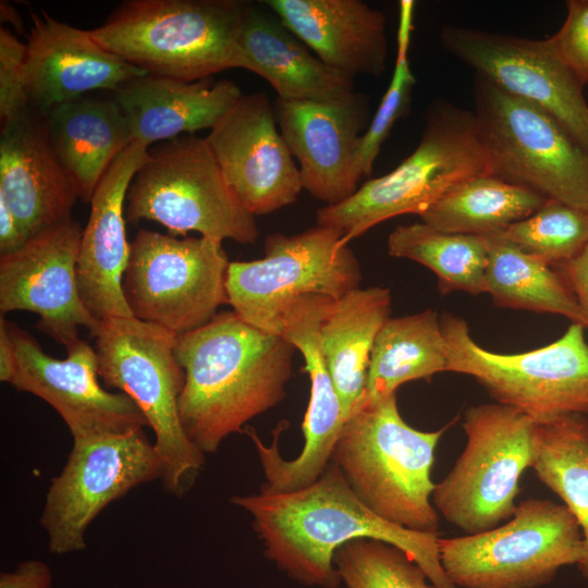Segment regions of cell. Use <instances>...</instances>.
<instances>
[{
	"instance_id": "1",
	"label": "cell",
	"mask_w": 588,
	"mask_h": 588,
	"mask_svg": "<svg viewBox=\"0 0 588 588\" xmlns=\"http://www.w3.org/2000/svg\"><path fill=\"white\" fill-rule=\"evenodd\" d=\"M247 512L266 556L297 583L336 588L335 551L356 539L392 544L411 558L437 588H456L439 553V532L415 531L377 515L354 493L333 463L309 486L283 493L232 495Z\"/></svg>"
},
{
	"instance_id": "2",
	"label": "cell",
	"mask_w": 588,
	"mask_h": 588,
	"mask_svg": "<svg viewBox=\"0 0 588 588\" xmlns=\"http://www.w3.org/2000/svg\"><path fill=\"white\" fill-rule=\"evenodd\" d=\"M293 351L233 310L177 335L175 356L185 372L179 416L192 443L213 454L226 437L283 401Z\"/></svg>"
},
{
	"instance_id": "3",
	"label": "cell",
	"mask_w": 588,
	"mask_h": 588,
	"mask_svg": "<svg viewBox=\"0 0 588 588\" xmlns=\"http://www.w3.org/2000/svg\"><path fill=\"white\" fill-rule=\"evenodd\" d=\"M246 7L241 0H127L88 32L148 75L196 82L229 69L250 71L240 45Z\"/></svg>"
},
{
	"instance_id": "4",
	"label": "cell",
	"mask_w": 588,
	"mask_h": 588,
	"mask_svg": "<svg viewBox=\"0 0 588 588\" xmlns=\"http://www.w3.org/2000/svg\"><path fill=\"white\" fill-rule=\"evenodd\" d=\"M448 427L436 431L411 427L399 412L396 394L362 403L345 419L332 460L377 515L411 530L438 531L431 469Z\"/></svg>"
},
{
	"instance_id": "5",
	"label": "cell",
	"mask_w": 588,
	"mask_h": 588,
	"mask_svg": "<svg viewBox=\"0 0 588 588\" xmlns=\"http://www.w3.org/2000/svg\"><path fill=\"white\" fill-rule=\"evenodd\" d=\"M415 150L389 173L366 181L347 199L317 211L318 225L336 229L343 242L397 216H420L458 184L492 175L473 111L446 101L428 108Z\"/></svg>"
},
{
	"instance_id": "6",
	"label": "cell",
	"mask_w": 588,
	"mask_h": 588,
	"mask_svg": "<svg viewBox=\"0 0 588 588\" xmlns=\"http://www.w3.org/2000/svg\"><path fill=\"white\" fill-rule=\"evenodd\" d=\"M94 338L103 385L132 399L155 433L163 489L185 495L203 469L205 454L187 438L179 416L185 372L175 356L176 335L135 317H110L100 321Z\"/></svg>"
},
{
	"instance_id": "7",
	"label": "cell",
	"mask_w": 588,
	"mask_h": 588,
	"mask_svg": "<svg viewBox=\"0 0 588 588\" xmlns=\"http://www.w3.org/2000/svg\"><path fill=\"white\" fill-rule=\"evenodd\" d=\"M125 220H150L171 235L200 236L254 244L255 216L228 183L206 138L181 135L148 149L125 199Z\"/></svg>"
},
{
	"instance_id": "8",
	"label": "cell",
	"mask_w": 588,
	"mask_h": 588,
	"mask_svg": "<svg viewBox=\"0 0 588 588\" xmlns=\"http://www.w3.org/2000/svg\"><path fill=\"white\" fill-rule=\"evenodd\" d=\"M440 322L449 344L448 371L473 377L499 404L536 422L588 414V343L581 324L572 322L542 347L503 354L479 345L463 318L446 313Z\"/></svg>"
},
{
	"instance_id": "9",
	"label": "cell",
	"mask_w": 588,
	"mask_h": 588,
	"mask_svg": "<svg viewBox=\"0 0 588 588\" xmlns=\"http://www.w3.org/2000/svg\"><path fill=\"white\" fill-rule=\"evenodd\" d=\"M438 544L441 565L456 588H539L583 555L581 531L571 511L544 499L524 500L501 526L439 538Z\"/></svg>"
},
{
	"instance_id": "10",
	"label": "cell",
	"mask_w": 588,
	"mask_h": 588,
	"mask_svg": "<svg viewBox=\"0 0 588 588\" xmlns=\"http://www.w3.org/2000/svg\"><path fill=\"white\" fill-rule=\"evenodd\" d=\"M473 98L492 175L588 210V152L553 117L478 74Z\"/></svg>"
},
{
	"instance_id": "11",
	"label": "cell",
	"mask_w": 588,
	"mask_h": 588,
	"mask_svg": "<svg viewBox=\"0 0 588 588\" xmlns=\"http://www.w3.org/2000/svg\"><path fill=\"white\" fill-rule=\"evenodd\" d=\"M463 428L465 449L431 499L448 523L474 535L513 516L518 481L532 464L535 421L499 403L480 404L466 409Z\"/></svg>"
},
{
	"instance_id": "12",
	"label": "cell",
	"mask_w": 588,
	"mask_h": 588,
	"mask_svg": "<svg viewBox=\"0 0 588 588\" xmlns=\"http://www.w3.org/2000/svg\"><path fill=\"white\" fill-rule=\"evenodd\" d=\"M360 280L359 262L342 232L317 224L290 236L268 235L261 259L230 261L225 287L228 304L243 320L281 336L284 316L298 297L335 301Z\"/></svg>"
},
{
	"instance_id": "13",
	"label": "cell",
	"mask_w": 588,
	"mask_h": 588,
	"mask_svg": "<svg viewBox=\"0 0 588 588\" xmlns=\"http://www.w3.org/2000/svg\"><path fill=\"white\" fill-rule=\"evenodd\" d=\"M222 242L208 237L179 238L138 230L122 287L138 320L181 335L208 323L228 304L229 267Z\"/></svg>"
},
{
	"instance_id": "14",
	"label": "cell",
	"mask_w": 588,
	"mask_h": 588,
	"mask_svg": "<svg viewBox=\"0 0 588 588\" xmlns=\"http://www.w3.org/2000/svg\"><path fill=\"white\" fill-rule=\"evenodd\" d=\"M162 462L144 428L125 434L73 439L61 473L48 488L39 524L48 551L86 549V531L111 502L132 489L161 480Z\"/></svg>"
},
{
	"instance_id": "15",
	"label": "cell",
	"mask_w": 588,
	"mask_h": 588,
	"mask_svg": "<svg viewBox=\"0 0 588 588\" xmlns=\"http://www.w3.org/2000/svg\"><path fill=\"white\" fill-rule=\"evenodd\" d=\"M440 41L476 74L548 112L588 152L585 85L559 59L547 38L446 25Z\"/></svg>"
},
{
	"instance_id": "16",
	"label": "cell",
	"mask_w": 588,
	"mask_h": 588,
	"mask_svg": "<svg viewBox=\"0 0 588 588\" xmlns=\"http://www.w3.org/2000/svg\"><path fill=\"white\" fill-rule=\"evenodd\" d=\"M8 327L16 355L10 384L48 403L73 439L125 434L148 426L132 399L101 387L97 354L86 341L79 339L66 348L65 359H58L26 330L12 322Z\"/></svg>"
},
{
	"instance_id": "17",
	"label": "cell",
	"mask_w": 588,
	"mask_h": 588,
	"mask_svg": "<svg viewBox=\"0 0 588 588\" xmlns=\"http://www.w3.org/2000/svg\"><path fill=\"white\" fill-rule=\"evenodd\" d=\"M334 299L323 295H304L287 309L281 336L304 359L310 379V397L302 425L304 446L298 456L284 460L278 449L279 426L270 446L264 444L254 429L244 431L253 441L264 470L262 493H283L305 488L328 468L345 421L339 395L326 364L319 329Z\"/></svg>"
},
{
	"instance_id": "18",
	"label": "cell",
	"mask_w": 588,
	"mask_h": 588,
	"mask_svg": "<svg viewBox=\"0 0 588 588\" xmlns=\"http://www.w3.org/2000/svg\"><path fill=\"white\" fill-rule=\"evenodd\" d=\"M82 231L68 221L29 238L19 250L0 256V311H30L37 327L70 347L85 327L95 336L100 321L84 305L77 283Z\"/></svg>"
},
{
	"instance_id": "19",
	"label": "cell",
	"mask_w": 588,
	"mask_h": 588,
	"mask_svg": "<svg viewBox=\"0 0 588 588\" xmlns=\"http://www.w3.org/2000/svg\"><path fill=\"white\" fill-rule=\"evenodd\" d=\"M277 125L268 96L252 93L205 137L228 183L254 216L294 203L303 189L298 167Z\"/></svg>"
},
{
	"instance_id": "20",
	"label": "cell",
	"mask_w": 588,
	"mask_h": 588,
	"mask_svg": "<svg viewBox=\"0 0 588 588\" xmlns=\"http://www.w3.org/2000/svg\"><path fill=\"white\" fill-rule=\"evenodd\" d=\"M273 109L279 131L299 163L303 189L327 205L350 198L358 188L357 149L369 125L366 96L356 91L338 101L277 99Z\"/></svg>"
},
{
	"instance_id": "21",
	"label": "cell",
	"mask_w": 588,
	"mask_h": 588,
	"mask_svg": "<svg viewBox=\"0 0 588 588\" xmlns=\"http://www.w3.org/2000/svg\"><path fill=\"white\" fill-rule=\"evenodd\" d=\"M148 149L132 142L114 159L95 189L82 231L76 267L78 290L84 305L99 321L133 317L122 287L131 253L124 208L128 186L146 161Z\"/></svg>"
},
{
	"instance_id": "22",
	"label": "cell",
	"mask_w": 588,
	"mask_h": 588,
	"mask_svg": "<svg viewBox=\"0 0 588 588\" xmlns=\"http://www.w3.org/2000/svg\"><path fill=\"white\" fill-rule=\"evenodd\" d=\"M26 74L29 106L41 117L87 91L113 93L146 75L99 46L88 30L57 21L46 11L32 12Z\"/></svg>"
},
{
	"instance_id": "23",
	"label": "cell",
	"mask_w": 588,
	"mask_h": 588,
	"mask_svg": "<svg viewBox=\"0 0 588 588\" xmlns=\"http://www.w3.org/2000/svg\"><path fill=\"white\" fill-rule=\"evenodd\" d=\"M0 195L29 238L72 220L78 191L50 145L45 118L29 106L2 122Z\"/></svg>"
},
{
	"instance_id": "24",
	"label": "cell",
	"mask_w": 588,
	"mask_h": 588,
	"mask_svg": "<svg viewBox=\"0 0 588 588\" xmlns=\"http://www.w3.org/2000/svg\"><path fill=\"white\" fill-rule=\"evenodd\" d=\"M281 23L324 64L354 78L387 65L384 14L360 0H266Z\"/></svg>"
},
{
	"instance_id": "25",
	"label": "cell",
	"mask_w": 588,
	"mask_h": 588,
	"mask_svg": "<svg viewBox=\"0 0 588 588\" xmlns=\"http://www.w3.org/2000/svg\"><path fill=\"white\" fill-rule=\"evenodd\" d=\"M133 142L150 146L181 135L211 130L243 96L230 79L183 82L143 75L113 93Z\"/></svg>"
},
{
	"instance_id": "26",
	"label": "cell",
	"mask_w": 588,
	"mask_h": 588,
	"mask_svg": "<svg viewBox=\"0 0 588 588\" xmlns=\"http://www.w3.org/2000/svg\"><path fill=\"white\" fill-rule=\"evenodd\" d=\"M240 45L250 72L285 101H338L355 90L354 78L324 64L278 19L247 3Z\"/></svg>"
},
{
	"instance_id": "27",
	"label": "cell",
	"mask_w": 588,
	"mask_h": 588,
	"mask_svg": "<svg viewBox=\"0 0 588 588\" xmlns=\"http://www.w3.org/2000/svg\"><path fill=\"white\" fill-rule=\"evenodd\" d=\"M45 125L79 198L90 203L108 168L133 142L124 113L113 98L81 97L54 107L45 117Z\"/></svg>"
},
{
	"instance_id": "28",
	"label": "cell",
	"mask_w": 588,
	"mask_h": 588,
	"mask_svg": "<svg viewBox=\"0 0 588 588\" xmlns=\"http://www.w3.org/2000/svg\"><path fill=\"white\" fill-rule=\"evenodd\" d=\"M391 304L387 287H357L333 301L321 322L320 345L344 419L365 395L371 351Z\"/></svg>"
},
{
	"instance_id": "29",
	"label": "cell",
	"mask_w": 588,
	"mask_h": 588,
	"mask_svg": "<svg viewBox=\"0 0 588 588\" xmlns=\"http://www.w3.org/2000/svg\"><path fill=\"white\" fill-rule=\"evenodd\" d=\"M448 363L449 344L436 310L389 318L376 338L359 404L382 401L409 381H429L448 371Z\"/></svg>"
},
{
	"instance_id": "30",
	"label": "cell",
	"mask_w": 588,
	"mask_h": 588,
	"mask_svg": "<svg viewBox=\"0 0 588 588\" xmlns=\"http://www.w3.org/2000/svg\"><path fill=\"white\" fill-rule=\"evenodd\" d=\"M485 290L495 305L566 317L588 328V317L560 271L497 234L485 236Z\"/></svg>"
},
{
	"instance_id": "31",
	"label": "cell",
	"mask_w": 588,
	"mask_h": 588,
	"mask_svg": "<svg viewBox=\"0 0 588 588\" xmlns=\"http://www.w3.org/2000/svg\"><path fill=\"white\" fill-rule=\"evenodd\" d=\"M531 468L577 520L583 555L576 566L588 580V419L585 415L535 421Z\"/></svg>"
},
{
	"instance_id": "32",
	"label": "cell",
	"mask_w": 588,
	"mask_h": 588,
	"mask_svg": "<svg viewBox=\"0 0 588 588\" xmlns=\"http://www.w3.org/2000/svg\"><path fill=\"white\" fill-rule=\"evenodd\" d=\"M547 199L494 175H481L458 184L419 217L442 232L486 236L529 217Z\"/></svg>"
},
{
	"instance_id": "33",
	"label": "cell",
	"mask_w": 588,
	"mask_h": 588,
	"mask_svg": "<svg viewBox=\"0 0 588 588\" xmlns=\"http://www.w3.org/2000/svg\"><path fill=\"white\" fill-rule=\"evenodd\" d=\"M388 252L429 268L445 295L486 293L488 245L485 236L442 232L424 222L397 225L388 237Z\"/></svg>"
},
{
	"instance_id": "34",
	"label": "cell",
	"mask_w": 588,
	"mask_h": 588,
	"mask_svg": "<svg viewBox=\"0 0 588 588\" xmlns=\"http://www.w3.org/2000/svg\"><path fill=\"white\" fill-rule=\"evenodd\" d=\"M549 266L575 258L588 244V210L555 199L494 233Z\"/></svg>"
},
{
	"instance_id": "35",
	"label": "cell",
	"mask_w": 588,
	"mask_h": 588,
	"mask_svg": "<svg viewBox=\"0 0 588 588\" xmlns=\"http://www.w3.org/2000/svg\"><path fill=\"white\" fill-rule=\"evenodd\" d=\"M334 566L347 588H437L401 549L372 539H356L334 553Z\"/></svg>"
},
{
	"instance_id": "36",
	"label": "cell",
	"mask_w": 588,
	"mask_h": 588,
	"mask_svg": "<svg viewBox=\"0 0 588 588\" xmlns=\"http://www.w3.org/2000/svg\"><path fill=\"white\" fill-rule=\"evenodd\" d=\"M414 8L413 0L400 1L394 70L389 87L359 139L355 164L359 180L371 174L375 160L393 125L409 111L413 87L416 84L408 59Z\"/></svg>"
},
{
	"instance_id": "37",
	"label": "cell",
	"mask_w": 588,
	"mask_h": 588,
	"mask_svg": "<svg viewBox=\"0 0 588 588\" xmlns=\"http://www.w3.org/2000/svg\"><path fill=\"white\" fill-rule=\"evenodd\" d=\"M27 46L0 28V117L5 121L29 107L26 74Z\"/></svg>"
},
{
	"instance_id": "38",
	"label": "cell",
	"mask_w": 588,
	"mask_h": 588,
	"mask_svg": "<svg viewBox=\"0 0 588 588\" xmlns=\"http://www.w3.org/2000/svg\"><path fill=\"white\" fill-rule=\"evenodd\" d=\"M561 28L547 38L559 59L584 84H588V0H568Z\"/></svg>"
},
{
	"instance_id": "39",
	"label": "cell",
	"mask_w": 588,
	"mask_h": 588,
	"mask_svg": "<svg viewBox=\"0 0 588 588\" xmlns=\"http://www.w3.org/2000/svg\"><path fill=\"white\" fill-rule=\"evenodd\" d=\"M50 567L40 560L19 563L13 571L0 574V588H51Z\"/></svg>"
},
{
	"instance_id": "40",
	"label": "cell",
	"mask_w": 588,
	"mask_h": 588,
	"mask_svg": "<svg viewBox=\"0 0 588 588\" xmlns=\"http://www.w3.org/2000/svg\"><path fill=\"white\" fill-rule=\"evenodd\" d=\"M558 267L588 317V244L575 258Z\"/></svg>"
},
{
	"instance_id": "41",
	"label": "cell",
	"mask_w": 588,
	"mask_h": 588,
	"mask_svg": "<svg viewBox=\"0 0 588 588\" xmlns=\"http://www.w3.org/2000/svg\"><path fill=\"white\" fill-rule=\"evenodd\" d=\"M26 242L17 218L0 195V256L19 250Z\"/></svg>"
},
{
	"instance_id": "42",
	"label": "cell",
	"mask_w": 588,
	"mask_h": 588,
	"mask_svg": "<svg viewBox=\"0 0 588 588\" xmlns=\"http://www.w3.org/2000/svg\"><path fill=\"white\" fill-rule=\"evenodd\" d=\"M16 365L15 345L9 331L8 321L0 318V380L10 383Z\"/></svg>"
},
{
	"instance_id": "43",
	"label": "cell",
	"mask_w": 588,
	"mask_h": 588,
	"mask_svg": "<svg viewBox=\"0 0 588 588\" xmlns=\"http://www.w3.org/2000/svg\"><path fill=\"white\" fill-rule=\"evenodd\" d=\"M1 17L4 16V20H9L11 23L14 22V24L16 26H19V24L21 22H19V17H17V13L16 11L8 3V2H3L1 1Z\"/></svg>"
}]
</instances>
